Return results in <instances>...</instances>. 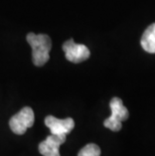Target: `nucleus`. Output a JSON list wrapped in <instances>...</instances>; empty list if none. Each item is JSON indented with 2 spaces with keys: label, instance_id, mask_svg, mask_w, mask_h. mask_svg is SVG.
I'll use <instances>...</instances> for the list:
<instances>
[{
  "label": "nucleus",
  "instance_id": "1",
  "mask_svg": "<svg viewBox=\"0 0 155 156\" xmlns=\"http://www.w3.org/2000/svg\"><path fill=\"white\" fill-rule=\"evenodd\" d=\"M26 41L32 49V62L36 67H42L49 59L51 49V41L48 34H35L29 32Z\"/></svg>",
  "mask_w": 155,
  "mask_h": 156
},
{
  "label": "nucleus",
  "instance_id": "2",
  "mask_svg": "<svg viewBox=\"0 0 155 156\" xmlns=\"http://www.w3.org/2000/svg\"><path fill=\"white\" fill-rule=\"evenodd\" d=\"M111 116L104 121V126L114 132H118L122 128V121L129 118V112L123 105V101L120 98L114 97L110 102Z\"/></svg>",
  "mask_w": 155,
  "mask_h": 156
},
{
  "label": "nucleus",
  "instance_id": "3",
  "mask_svg": "<svg viewBox=\"0 0 155 156\" xmlns=\"http://www.w3.org/2000/svg\"><path fill=\"white\" fill-rule=\"evenodd\" d=\"M34 123V113L30 107H24L9 120V127L13 133L17 135L24 134Z\"/></svg>",
  "mask_w": 155,
  "mask_h": 156
},
{
  "label": "nucleus",
  "instance_id": "4",
  "mask_svg": "<svg viewBox=\"0 0 155 156\" xmlns=\"http://www.w3.org/2000/svg\"><path fill=\"white\" fill-rule=\"evenodd\" d=\"M62 51H65V58L69 62L79 64L85 62L90 58L91 52L85 44H78L74 41V39H69L62 44Z\"/></svg>",
  "mask_w": 155,
  "mask_h": 156
},
{
  "label": "nucleus",
  "instance_id": "5",
  "mask_svg": "<svg viewBox=\"0 0 155 156\" xmlns=\"http://www.w3.org/2000/svg\"><path fill=\"white\" fill-rule=\"evenodd\" d=\"M67 140V135L51 134L47 139L41 142L38 150L42 156H61L60 147Z\"/></svg>",
  "mask_w": 155,
  "mask_h": 156
},
{
  "label": "nucleus",
  "instance_id": "6",
  "mask_svg": "<svg viewBox=\"0 0 155 156\" xmlns=\"http://www.w3.org/2000/svg\"><path fill=\"white\" fill-rule=\"evenodd\" d=\"M44 124L55 135H67L75 127V121L72 118L58 119L55 116H48L44 119Z\"/></svg>",
  "mask_w": 155,
  "mask_h": 156
},
{
  "label": "nucleus",
  "instance_id": "7",
  "mask_svg": "<svg viewBox=\"0 0 155 156\" xmlns=\"http://www.w3.org/2000/svg\"><path fill=\"white\" fill-rule=\"evenodd\" d=\"M141 46L145 51L155 54V23H152L145 29L141 37Z\"/></svg>",
  "mask_w": 155,
  "mask_h": 156
},
{
  "label": "nucleus",
  "instance_id": "8",
  "mask_svg": "<svg viewBox=\"0 0 155 156\" xmlns=\"http://www.w3.org/2000/svg\"><path fill=\"white\" fill-rule=\"evenodd\" d=\"M101 155V149L98 145L94 143L87 144L83 147L79 152L78 156H100Z\"/></svg>",
  "mask_w": 155,
  "mask_h": 156
}]
</instances>
